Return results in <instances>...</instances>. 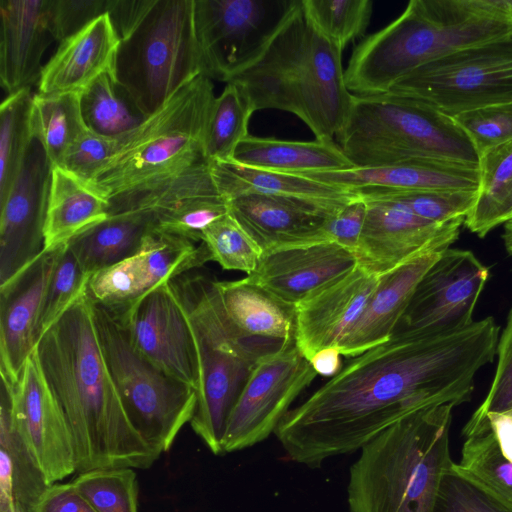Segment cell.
<instances>
[{
	"instance_id": "6da1fadb",
	"label": "cell",
	"mask_w": 512,
	"mask_h": 512,
	"mask_svg": "<svg viewBox=\"0 0 512 512\" xmlns=\"http://www.w3.org/2000/svg\"><path fill=\"white\" fill-rule=\"evenodd\" d=\"M492 317L435 336L393 335L349 358L341 371L290 409L274 434L310 468L361 448L422 409L471 399L475 375L497 352Z\"/></svg>"
},
{
	"instance_id": "7a4b0ae2",
	"label": "cell",
	"mask_w": 512,
	"mask_h": 512,
	"mask_svg": "<svg viewBox=\"0 0 512 512\" xmlns=\"http://www.w3.org/2000/svg\"><path fill=\"white\" fill-rule=\"evenodd\" d=\"M34 352L70 428L77 473L154 464L160 455L131 424L102 357L87 289Z\"/></svg>"
},
{
	"instance_id": "3957f363",
	"label": "cell",
	"mask_w": 512,
	"mask_h": 512,
	"mask_svg": "<svg viewBox=\"0 0 512 512\" xmlns=\"http://www.w3.org/2000/svg\"><path fill=\"white\" fill-rule=\"evenodd\" d=\"M508 36L512 21L494 0H411L398 18L354 48L346 86L357 96L387 93L427 63Z\"/></svg>"
},
{
	"instance_id": "277c9868",
	"label": "cell",
	"mask_w": 512,
	"mask_h": 512,
	"mask_svg": "<svg viewBox=\"0 0 512 512\" xmlns=\"http://www.w3.org/2000/svg\"><path fill=\"white\" fill-rule=\"evenodd\" d=\"M342 51L312 25L301 0L260 58L229 82L244 91L254 112L292 113L315 139L334 141L354 97L346 86Z\"/></svg>"
},
{
	"instance_id": "5b68a950",
	"label": "cell",
	"mask_w": 512,
	"mask_h": 512,
	"mask_svg": "<svg viewBox=\"0 0 512 512\" xmlns=\"http://www.w3.org/2000/svg\"><path fill=\"white\" fill-rule=\"evenodd\" d=\"M454 407L417 411L364 445L349 471V512H435L443 475L453 464Z\"/></svg>"
},
{
	"instance_id": "8992f818",
	"label": "cell",
	"mask_w": 512,
	"mask_h": 512,
	"mask_svg": "<svg viewBox=\"0 0 512 512\" xmlns=\"http://www.w3.org/2000/svg\"><path fill=\"white\" fill-rule=\"evenodd\" d=\"M214 282L187 272L168 283L188 319L197 353V401L189 424L213 454L221 455L230 414L250 375L261 360L282 351L236 330Z\"/></svg>"
},
{
	"instance_id": "52a82bcc",
	"label": "cell",
	"mask_w": 512,
	"mask_h": 512,
	"mask_svg": "<svg viewBox=\"0 0 512 512\" xmlns=\"http://www.w3.org/2000/svg\"><path fill=\"white\" fill-rule=\"evenodd\" d=\"M336 139L354 167L438 164L478 169L479 165L472 142L453 117L392 92L354 95Z\"/></svg>"
},
{
	"instance_id": "ba28073f",
	"label": "cell",
	"mask_w": 512,
	"mask_h": 512,
	"mask_svg": "<svg viewBox=\"0 0 512 512\" xmlns=\"http://www.w3.org/2000/svg\"><path fill=\"white\" fill-rule=\"evenodd\" d=\"M215 97L210 78H194L138 127L118 137L114 154L87 184L108 200L136 184L207 161L203 139Z\"/></svg>"
},
{
	"instance_id": "9c48e42d",
	"label": "cell",
	"mask_w": 512,
	"mask_h": 512,
	"mask_svg": "<svg viewBox=\"0 0 512 512\" xmlns=\"http://www.w3.org/2000/svg\"><path fill=\"white\" fill-rule=\"evenodd\" d=\"M91 308L102 357L131 424L157 454L167 452L193 416L195 388L136 350L117 308L92 298Z\"/></svg>"
},
{
	"instance_id": "30bf717a",
	"label": "cell",
	"mask_w": 512,
	"mask_h": 512,
	"mask_svg": "<svg viewBox=\"0 0 512 512\" xmlns=\"http://www.w3.org/2000/svg\"><path fill=\"white\" fill-rule=\"evenodd\" d=\"M113 73L146 116L202 75L194 0H153L120 39Z\"/></svg>"
},
{
	"instance_id": "8fae6325",
	"label": "cell",
	"mask_w": 512,
	"mask_h": 512,
	"mask_svg": "<svg viewBox=\"0 0 512 512\" xmlns=\"http://www.w3.org/2000/svg\"><path fill=\"white\" fill-rule=\"evenodd\" d=\"M451 117L512 102V36L467 47L427 63L389 91Z\"/></svg>"
},
{
	"instance_id": "7c38bea8",
	"label": "cell",
	"mask_w": 512,
	"mask_h": 512,
	"mask_svg": "<svg viewBox=\"0 0 512 512\" xmlns=\"http://www.w3.org/2000/svg\"><path fill=\"white\" fill-rule=\"evenodd\" d=\"M301 0H194L202 75L228 83L264 53Z\"/></svg>"
},
{
	"instance_id": "4fadbf2b",
	"label": "cell",
	"mask_w": 512,
	"mask_h": 512,
	"mask_svg": "<svg viewBox=\"0 0 512 512\" xmlns=\"http://www.w3.org/2000/svg\"><path fill=\"white\" fill-rule=\"evenodd\" d=\"M488 278L473 252L447 248L418 282L393 335L435 336L469 326Z\"/></svg>"
},
{
	"instance_id": "5bb4252c",
	"label": "cell",
	"mask_w": 512,
	"mask_h": 512,
	"mask_svg": "<svg viewBox=\"0 0 512 512\" xmlns=\"http://www.w3.org/2000/svg\"><path fill=\"white\" fill-rule=\"evenodd\" d=\"M317 375L296 344L261 360L230 414L223 452L246 449L274 433L292 403Z\"/></svg>"
},
{
	"instance_id": "9a60e30c",
	"label": "cell",
	"mask_w": 512,
	"mask_h": 512,
	"mask_svg": "<svg viewBox=\"0 0 512 512\" xmlns=\"http://www.w3.org/2000/svg\"><path fill=\"white\" fill-rule=\"evenodd\" d=\"M362 198L366 202V216L354 254L359 267L377 276L419 255L450 248L465 221L460 218L434 223L397 200Z\"/></svg>"
},
{
	"instance_id": "2e32d148",
	"label": "cell",
	"mask_w": 512,
	"mask_h": 512,
	"mask_svg": "<svg viewBox=\"0 0 512 512\" xmlns=\"http://www.w3.org/2000/svg\"><path fill=\"white\" fill-rule=\"evenodd\" d=\"M51 174L45 149L33 136L11 190L0 201V286L45 250Z\"/></svg>"
},
{
	"instance_id": "e0dca14e",
	"label": "cell",
	"mask_w": 512,
	"mask_h": 512,
	"mask_svg": "<svg viewBox=\"0 0 512 512\" xmlns=\"http://www.w3.org/2000/svg\"><path fill=\"white\" fill-rule=\"evenodd\" d=\"M168 282L156 285L127 306L115 308L136 350L197 390L199 369L194 337Z\"/></svg>"
},
{
	"instance_id": "ac0fdd59",
	"label": "cell",
	"mask_w": 512,
	"mask_h": 512,
	"mask_svg": "<svg viewBox=\"0 0 512 512\" xmlns=\"http://www.w3.org/2000/svg\"><path fill=\"white\" fill-rule=\"evenodd\" d=\"M11 393L15 425L47 482L77 472L70 428L34 351L18 381L11 383Z\"/></svg>"
},
{
	"instance_id": "d6986e66",
	"label": "cell",
	"mask_w": 512,
	"mask_h": 512,
	"mask_svg": "<svg viewBox=\"0 0 512 512\" xmlns=\"http://www.w3.org/2000/svg\"><path fill=\"white\" fill-rule=\"evenodd\" d=\"M351 200L243 194L226 201L230 215L264 254L331 241L326 231L327 222Z\"/></svg>"
},
{
	"instance_id": "ffe728a7",
	"label": "cell",
	"mask_w": 512,
	"mask_h": 512,
	"mask_svg": "<svg viewBox=\"0 0 512 512\" xmlns=\"http://www.w3.org/2000/svg\"><path fill=\"white\" fill-rule=\"evenodd\" d=\"M64 245L44 250L0 286V372L11 383L18 381L37 344V325L44 296Z\"/></svg>"
},
{
	"instance_id": "44dd1931",
	"label": "cell",
	"mask_w": 512,
	"mask_h": 512,
	"mask_svg": "<svg viewBox=\"0 0 512 512\" xmlns=\"http://www.w3.org/2000/svg\"><path fill=\"white\" fill-rule=\"evenodd\" d=\"M357 265L354 252L334 241H326L264 253L248 277L281 300L297 306L352 272Z\"/></svg>"
},
{
	"instance_id": "7402d4cb",
	"label": "cell",
	"mask_w": 512,
	"mask_h": 512,
	"mask_svg": "<svg viewBox=\"0 0 512 512\" xmlns=\"http://www.w3.org/2000/svg\"><path fill=\"white\" fill-rule=\"evenodd\" d=\"M379 276L357 267L296 306V346L309 361L324 348L339 347L360 318Z\"/></svg>"
},
{
	"instance_id": "603a6c76",
	"label": "cell",
	"mask_w": 512,
	"mask_h": 512,
	"mask_svg": "<svg viewBox=\"0 0 512 512\" xmlns=\"http://www.w3.org/2000/svg\"><path fill=\"white\" fill-rule=\"evenodd\" d=\"M0 83L7 95L39 81L41 61L55 41L48 0H0Z\"/></svg>"
},
{
	"instance_id": "cb8c5ba5",
	"label": "cell",
	"mask_w": 512,
	"mask_h": 512,
	"mask_svg": "<svg viewBox=\"0 0 512 512\" xmlns=\"http://www.w3.org/2000/svg\"><path fill=\"white\" fill-rule=\"evenodd\" d=\"M120 39L108 13L66 38L43 66L38 93L82 91L113 70Z\"/></svg>"
},
{
	"instance_id": "d4e9b609",
	"label": "cell",
	"mask_w": 512,
	"mask_h": 512,
	"mask_svg": "<svg viewBox=\"0 0 512 512\" xmlns=\"http://www.w3.org/2000/svg\"><path fill=\"white\" fill-rule=\"evenodd\" d=\"M442 252L419 255L379 276L373 296L338 347L342 355L355 357L392 337L418 282Z\"/></svg>"
},
{
	"instance_id": "484cf974",
	"label": "cell",
	"mask_w": 512,
	"mask_h": 512,
	"mask_svg": "<svg viewBox=\"0 0 512 512\" xmlns=\"http://www.w3.org/2000/svg\"><path fill=\"white\" fill-rule=\"evenodd\" d=\"M214 284L228 319L243 337L277 351L296 344V306L248 276Z\"/></svg>"
},
{
	"instance_id": "4316f807",
	"label": "cell",
	"mask_w": 512,
	"mask_h": 512,
	"mask_svg": "<svg viewBox=\"0 0 512 512\" xmlns=\"http://www.w3.org/2000/svg\"><path fill=\"white\" fill-rule=\"evenodd\" d=\"M301 175L349 189L358 195L427 190L477 191L479 187V169L438 164L352 167Z\"/></svg>"
},
{
	"instance_id": "83f0119b",
	"label": "cell",
	"mask_w": 512,
	"mask_h": 512,
	"mask_svg": "<svg viewBox=\"0 0 512 512\" xmlns=\"http://www.w3.org/2000/svg\"><path fill=\"white\" fill-rule=\"evenodd\" d=\"M231 160L249 167L298 175L354 167L334 141L251 135L238 144Z\"/></svg>"
},
{
	"instance_id": "f1b7e54d",
	"label": "cell",
	"mask_w": 512,
	"mask_h": 512,
	"mask_svg": "<svg viewBox=\"0 0 512 512\" xmlns=\"http://www.w3.org/2000/svg\"><path fill=\"white\" fill-rule=\"evenodd\" d=\"M221 196L211 164L201 161L129 187L108 199V216L151 212L159 214L188 201Z\"/></svg>"
},
{
	"instance_id": "f546056e",
	"label": "cell",
	"mask_w": 512,
	"mask_h": 512,
	"mask_svg": "<svg viewBox=\"0 0 512 512\" xmlns=\"http://www.w3.org/2000/svg\"><path fill=\"white\" fill-rule=\"evenodd\" d=\"M155 227L156 216L151 212L112 215L80 232L67 245L91 276L135 256Z\"/></svg>"
},
{
	"instance_id": "4dcf8cb0",
	"label": "cell",
	"mask_w": 512,
	"mask_h": 512,
	"mask_svg": "<svg viewBox=\"0 0 512 512\" xmlns=\"http://www.w3.org/2000/svg\"><path fill=\"white\" fill-rule=\"evenodd\" d=\"M108 205V200L83 180L60 167L52 168L45 250L67 244L80 232L105 220Z\"/></svg>"
},
{
	"instance_id": "1f68e13d",
	"label": "cell",
	"mask_w": 512,
	"mask_h": 512,
	"mask_svg": "<svg viewBox=\"0 0 512 512\" xmlns=\"http://www.w3.org/2000/svg\"><path fill=\"white\" fill-rule=\"evenodd\" d=\"M210 164L219 193L225 200L243 194L294 196L316 200H350L358 196L349 189L305 175L249 167L233 160Z\"/></svg>"
},
{
	"instance_id": "d6a6232c",
	"label": "cell",
	"mask_w": 512,
	"mask_h": 512,
	"mask_svg": "<svg viewBox=\"0 0 512 512\" xmlns=\"http://www.w3.org/2000/svg\"><path fill=\"white\" fill-rule=\"evenodd\" d=\"M1 379L0 500H14L30 510L50 484L15 425L11 383Z\"/></svg>"
},
{
	"instance_id": "836d02e7",
	"label": "cell",
	"mask_w": 512,
	"mask_h": 512,
	"mask_svg": "<svg viewBox=\"0 0 512 512\" xmlns=\"http://www.w3.org/2000/svg\"><path fill=\"white\" fill-rule=\"evenodd\" d=\"M476 201L464 224L479 237L512 220V141L479 157Z\"/></svg>"
},
{
	"instance_id": "e575fe53",
	"label": "cell",
	"mask_w": 512,
	"mask_h": 512,
	"mask_svg": "<svg viewBox=\"0 0 512 512\" xmlns=\"http://www.w3.org/2000/svg\"><path fill=\"white\" fill-rule=\"evenodd\" d=\"M31 131L46 152L52 168L70 146L88 131L80 106V91L35 93L31 105Z\"/></svg>"
},
{
	"instance_id": "d590c367",
	"label": "cell",
	"mask_w": 512,
	"mask_h": 512,
	"mask_svg": "<svg viewBox=\"0 0 512 512\" xmlns=\"http://www.w3.org/2000/svg\"><path fill=\"white\" fill-rule=\"evenodd\" d=\"M466 441L454 469L480 489L512 507V462L501 452L495 435L486 422L463 430Z\"/></svg>"
},
{
	"instance_id": "8d00e7d4",
	"label": "cell",
	"mask_w": 512,
	"mask_h": 512,
	"mask_svg": "<svg viewBox=\"0 0 512 512\" xmlns=\"http://www.w3.org/2000/svg\"><path fill=\"white\" fill-rule=\"evenodd\" d=\"M80 106L87 129L108 138L130 132L148 117L117 82L113 70L80 91Z\"/></svg>"
},
{
	"instance_id": "74e56055",
	"label": "cell",
	"mask_w": 512,
	"mask_h": 512,
	"mask_svg": "<svg viewBox=\"0 0 512 512\" xmlns=\"http://www.w3.org/2000/svg\"><path fill=\"white\" fill-rule=\"evenodd\" d=\"M253 113L244 91L235 83H227L215 97L205 127L203 152L209 163L232 159L238 144L249 135Z\"/></svg>"
},
{
	"instance_id": "f35d334b",
	"label": "cell",
	"mask_w": 512,
	"mask_h": 512,
	"mask_svg": "<svg viewBox=\"0 0 512 512\" xmlns=\"http://www.w3.org/2000/svg\"><path fill=\"white\" fill-rule=\"evenodd\" d=\"M30 88L7 95L0 107V201L11 190L32 140Z\"/></svg>"
},
{
	"instance_id": "ab89813d",
	"label": "cell",
	"mask_w": 512,
	"mask_h": 512,
	"mask_svg": "<svg viewBox=\"0 0 512 512\" xmlns=\"http://www.w3.org/2000/svg\"><path fill=\"white\" fill-rule=\"evenodd\" d=\"M153 287L211 260L205 244L157 230L149 233L137 253Z\"/></svg>"
},
{
	"instance_id": "60d3db41",
	"label": "cell",
	"mask_w": 512,
	"mask_h": 512,
	"mask_svg": "<svg viewBox=\"0 0 512 512\" xmlns=\"http://www.w3.org/2000/svg\"><path fill=\"white\" fill-rule=\"evenodd\" d=\"M96 512H138L134 468H100L78 473L71 481Z\"/></svg>"
},
{
	"instance_id": "b9f144b4",
	"label": "cell",
	"mask_w": 512,
	"mask_h": 512,
	"mask_svg": "<svg viewBox=\"0 0 512 512\" xmlns=\"http://www.w3.org/2000/svg\"><path fill=\"white\" fill-rule=\"evenodd\" d=\"M312 25L342 50L366 31L373 11L370 0H302Z\"/></svg>"
},
{
	"instance_id": "7bdbcfd3",
	"label": "cell",
	"mask_w": 512,
	"mask_h": 512,
	"mask_svg": "<svg viewBox=\"0 0 512 512\" xmlns=\"http://www.w3.org/2000/svg\"><path fill=\"white\" fill-rule=\"evenodd\" d=\"M201 242L208 249L211 260L225 270L253 273L263 251L240 224L228 213L208 226Z\"/></svg>"
},
{
	"instance_id": "ee69618b",
	"label": "cell",
	"mask_w": 512,
	"mask_h": 512,
	"mask_svg": "<svg viewBox=\"0 0 512 512\" xmlns=\"http://www.w3.org/2000/svg\"><path fill=\"white\" fill-rule=\"evenodd\" d=\"M89 278L65 244L60 250L44 296L37 325V343L87 289Z\"/></svg>"
},
{
	"instance_id": "f6af8a7d",
	"label": "cell",
	"mask_w": 512,
	"mask_h": 512,
	"mask_svg": "<svg viewBox=\"0 0 512 512\" xmlns=\"http://www.w3.org/2000/svg\"><path fill=\"white\" fill-rule=\"evenodd\" d=\"M138 254L90 276L87 292L101 304L127 306L152 289Z\"/></svg>"
},
{
	"instance_id": "bcb514c9",
	"label": "cell",
	"mask_w": 512,
	"mask_h": 512,
	"mask_svg": "<svg viewBox=\"0 0 512 512\" xmlns=\"http://www.w3.org/2000/svg\"><path fill=\"white\" fill-rule=\"evenodd\" d=\"M477 191L427 190L406 192H373L361 197H383L407 205L419 217L434 222L446 223L465 218L473 207Z\"/></svg>"
},
{
	"instance_id": "7dc6e473",
	"label": "cell",
	"mask_w": 512,
	"mask_h": 512,
	"mask_svg": "<svg viewBox=\"0 0 512 512\" xmlns=\"http://www.w3.org/2000/svg\"><path fill=\"white\" fill-rule=\"evenodd\" d=\"M228 213L227 201L222 196L197 198L155 214V230L201 242L203 231Z\"/></svg>"
},
{
	"instance_id": "c3c4849f",
	"label": "cell",
	"mask_w": 512,
	"mask_h": 512,
	"mask_svg": "<svg viewBox=\"0 0 512 512\" xmlns=\"http://www.w3.org/2000/svg\"><path fill=\"white\" fill-rule=\"evenodd\" d=\"M478 156L512 141V102L485 106L453 116Z\"/></svg>"
},
{
	"instance_id": "681fc988",
	"label": "cell",
	"mask_w": 512,
	"mask_h": 512,
	"mask_svg": "<svg viewBox=\"0 0 512 512\" xmlns=\"http://www.w3.org/2000/svg\"><path fill=\"white\" fill-rule=\"evenodd\" d=\"M435 512H512V507L459 474L452 464L443 475Z\"/></svg>"
},
{
	"instance_id": "f907efd6",
	"label": "cell",
	"mask_w": 512,
	"mask_h": 512,
	"mask_svg": "<svg viewBox=\"0 0 512 512\" xmlns=\"http://www.w3.org/2000/svg\"><path fill=\"white\" fill-rule=\"evenodd\" d=\"M498 361L490 389L482 404L472 414L467 425L487 420L486 414L512 409V308L506 326L498 339Z\"/></svg>"
},
{
	"instance_id": "816d5d0a",
	"label": "cell",
	"mask_w": 512,
	"mask_h": 512,
	"mask_svg": "<svg viewBox=\"0 0 512 512\" xmlns=\"http://www.w3.org/2000/svg\"><path fill=\"white\" fill-rule=\"evenodd\" d=\"M118 138H108L86 131L67 150L60 167L89 183L114 154Z\"/></svg>"
},
{
	"instance_id": "f5cc1de1",
	"label": "cell",
	"mask_w": 512,
	"mask_h": 512,
	"mask_svg": "<svg viewBox=\"0 0 512 512\" xmlns=\"http://www.w3.org/2000/svg\"><path fill=\"white\" fill-rule=\"evenodd\" d=\"M109 0H48V15L55 41L62 42L107 13Z\"/></svg>"
},
{
	"instance_id": "db71d44e",
	"label": "cell",
	"mask_w": 512,
	"mask_h": 512,
	"mask_svg": "<svg viewBox=\"0 0 512 512\" xmlns=\"http://www.w3.org/2000/svg\"><path fill=\"white\" fill-rule=\"evenodd\" d=\"M366 216V202L359 195L345 204L327 222L331 241L355 252Z\"/></svg>"
},
{
	"instance_id": "11a10c76",
	"label": "cell",
	"mask_w": 512,
	"mask_h": 512,
	"mask_svg": "<svg viewBox=\"0 0 512 512\" xmlns=\"http://www.w3.org/2000/svg\"><path fill=\"white\" fill-rule=\"evenodd\" d=\"M30 512H96L71 482L47 487Z\"/></svg>"
},
{
	"instance_id": "9f6ffc18",
	"label": "cell",
	"mask_w": 512,
	"mask_h": 512,
	"mask_svg": "<svg viewBox=\"0 0 512 512\" xmlns=\"http://www.w3.org/2000/svg\"><path fill=\"white\" fill-rule=\"evenodd\" d=\"M153 0H109L107 13L119 37H125L149 10Z\"/></svg>"
},
{
	"instance_id": "6f0895ef",
	"label": "cell",
	"mask_w": 512,
	"mask_h": 512,
	"mask_svg": "<svg viewBox=\"0 0 512 512\" xmlns=\"http://www.w3.org/2000/svg\"><path fill=\"white\" fill-rule=\"evenodd\" d=\"M501 452L512 462V409L486 414Z\"/></svg>"
},
{
	"instance_id": "680465c9",
	"label": "cell",
	"mask_w": 512,
	"mask_h": 512,
	"mask_svg": "<svg viewBox=\"0 0 512 512\" xmlns=\"http://www.w3.org/2000/svg\"><path fill=\"white\" fill-rule=\"evenodd\" d=\"M341 352L337 347H328L317 351L310 363L318 375L334 377L343 368Z\"/></svg>"
},
{
	"instance_id": "91938a15",
	"label": "cell",
	"mask_w": 512,
	"mask_h": 512,
	"mask_svg": "<svg viewBox=\"0 0 512 512\" xmlns=\"http://www.w3.org/2000/svg\"><path fill=\"white\" fill-rule=\"evenodd\" d=\"M0 512H30L14 500H0Z\"/></svg>"
},
{
	"instance_id": "94428289",
	"label": "cell",
	"mask_w": 512,
	"mask_h": 512,
	"mask_svg": "<svg viewBox=\"0 0 512 512\" xmlns=\"http://www.w3.org/2000/svg\"><path fill=\"white\" fill-rule=\"evenodd\" d=\"M503 241L507 252L512 256V220L505 223Z\"/></svg>"
},
{
	"instance_id": "6125c7cd",
	"label": "cell",
	"mask_w": 512,
	"mask_h": 512,
	"mask_svg": "<svg viewBox=\"0 0 512 512\" xmlns=\"http://www.w3.org/2000/svg\"><path fill=\"white\" fill-rule=\"evenodd\" d=\"M495 4L503 10L512 21V0H494Z\"/></svg>"
}]
</instances>
